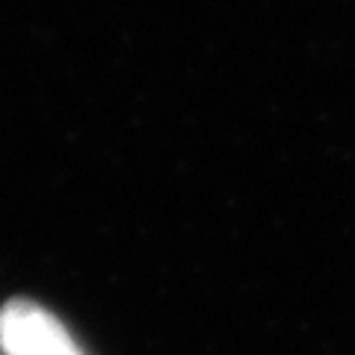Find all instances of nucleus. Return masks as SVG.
<instances>
[{
	"instance_id": "f257e3e1",
	"label": "nucleus",
	"mask_w": 355,
	"mask_h": 355,
	"mask_svg": "<svg viewBox=\"0 0 355 355\" xmlns=\"http://www.w3.org/2000/svg\"><path fill=\"white\" fill-rule=\"evenodd\" d=\"M0 347L6 355H83L71 331L30 299H12L0 311Z\"/></svg>"
}]
</instances>
